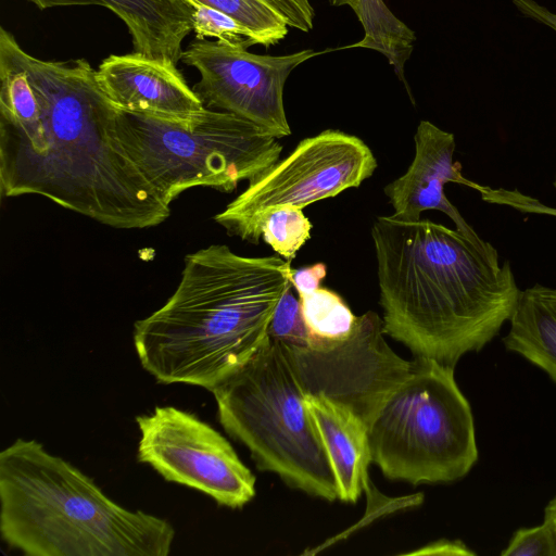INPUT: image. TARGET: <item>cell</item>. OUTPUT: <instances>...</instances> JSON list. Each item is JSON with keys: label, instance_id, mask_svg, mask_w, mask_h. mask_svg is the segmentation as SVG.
I'll use <instances>...</instances> for the list:
<instances>
[{"label": "cell", "instance_id": "cell-20", "mask_svg": "<svg viewBox=\"0 0 556 556\" xmlns=\"http://www.w3.org/2000/svg\"><path fill=\"white\" fill-rule=\"evenodd\" d=\"M312 224L302 208L280 206L270 211L263 219V240L287 261L311 238Z\"/></svg>", "mask_w": 556, "mask_h": 556}, {"label": "cell", "instance_id": "cell-18", "mask_svg": "<svg viewBox=\"0 0 556 556\" xmlns=\"http://www.w3.org/2000/svg\"><path fill=\"white\" fill-rule=\"evenodd\" d=\"M299 299L312 342L341 341L352 333L357 316L336 292L319 287Z\"/></svg>", "mask_w": 556, "mask_h": 556}, {"label": "cell", "instance_id": "cell-27", "mask_svg": "<svg viewBox=\"0 0 556 556\" xmlns=\"http://www.w3.org/2000/svg\"><path fill=\"white\" fill-rule=\"evenodd\" d=\"M516 9L529 17L556 33V12L547 9L536 0H511Z\"/></svg>", "mask_w": 556, "mask_h": 556}, {"label": "cell", "instance_id": "cell-31", "mask_svg": "<svg viewBox=\"0 0 556 556\" xmlns=\"http://www.w3.org/2000/svg\"><path fill=\"white\" fill-rule=\"evenodd\" d=\"M553 185H554V188L556 189V175H555V179H554Z\"/></svg>", "mask_w": 556, "mask_h": 556}, {"label": "cell", "instance_id": "cell-26", "mask_svg": "<svg viewBox=\"0 0 556 556\" xmlns=\"http://www.w3.org/2000/svg\"><path fill=\"white\" fill-rule=\"evenodd\" d=\"M326 275L327 266L324 263H316L312 266L293 269L291 282L299 295L306 294L318 289Z\"/></svg>", "mask_w": 556, "mask_h": 556}, {"label": "cell", "instance_id": "cell-1", "mask_svg": "<svg viewBox=\"0 0 556 556\" xmlns=\"http://www.w3.org/2000/svg\"><path fill=\"white\" fill-rule=\"evenodd\" d=\"M0 53L25 72L36 98L23 116L0 117L2 197L41 195L117 229L165 222L170 208L114 137L116 106L89 62L33 56L4 27Z\"/></svg>", "mask_w": 556, "mask_h": 556}, {"label": "cell", "instance_id": "cell-4", "mask_svg": "<svg viewBox=\"0 0 556 556\" xmlns=\"http://www.w3.org/2000/svg\"><path fill=\"white\" fill-rule=\"evenodd\" d=\"M0 533L27 556H167L175 538L167 520L121 506L25 439L0 452Z\"/></svg>", "mask_w": 556, "mask_h": 556}, {"label": "cell", "instance_id": "cell-10", "mask_svg": "<svg viewBox=\"0 0 556 556\" xmlns=\"http://www.w3.org/2000/svg\"><path fill=\"white\" fill-rule=\"evenodd\" d=\"M317 54L305 49L264 55L244 46L195 39L180 61L200 74L192 89L205 108L232 113L279 139L291 135L283 103L286 81L300 64Z\"/></svg>", "mask_w": 556, "mask_h": 556}, {"label": "cell", "instance_id": "cell-19", "mask_svg": "<svg viewBox=\"0 0 556 556\" xmlns=\"http://www.w3.org/2000/svg\"><path fill=\"white\" fill-rule=\"evenodd\" d=\"M216 9L237 21L253 45L274 46L288 34L285 17L264 0H189Z\"/></svg>", "mask_w": 556, "mask_h": 556}, {"label": "cell", "instance_id": "cell-12", "mask_svg": "<svg viewBox=\"0 0 556 556\" xmlns=\"http://www.w3.org/2000/svg\"><path fill=\"white\" fill-rule=\"evenodd\" d=\"M415 156L406 173L388 184L384 193L393 207L394 217L415 222L421 213L437 210L447 215L456 229L476 242L483 239L447 200V182L463 185L478 191L481 185L462 173V164L454 160L455 137L429 121H421L414 136Z\"/></svg>", "mask_w": 556, "mask_h": 556}, {"label": "cell", "instance_id": "cell-17", "mask_svg": "<svg viewBox=\"0 0 556 556\" xmlns=\"http://www.w3.org/2000/svg\"><path fill=\"white\" fill-rule=\"evenodd\" d=\"M358 1L355 14L364 36L348 48H366L381 53L397 77L405 81L404 68L414 50L415 33L390 11L383 0Z\"/></svg>", "mask_w": 556, "mask_h": 556}, {"label": "cell", "instance_id": "cell-13", "mask_svg": "<svg viewBox=\"0 0 556 556\" xmlns=\"http://www.w3.org/2000/svg\"><path fill=\"white\" fill-rule=\"evenodd\" d=\"M96 76L111 103L124 111L186 118L205 108L170 62L135 52L110 55L100 63Z\"/></svg>", "mask_w": 556, "mask_h": 556}, {"label": "cell", "instance_id": "cell-2", "mask_svg": "<svg viewBox=\"0 0 556 556\" xmlns=\"http://www.w3.org/2000/svg\"><path fill=\"white\" fill-rule=\"evenodd\" d=\"M371 238L384 334L415 357L455 368L509 320L521 290L490 242L393 215L376 218Z\"/></svg>", "mask_w": 556, "mask_h": 556}, {"label": "cell", "instance_id": "cell-15", "mask_svg": "<svg viewBox=\"0 0 556 556\" xmlns=\"http://www.w3.org/2000/svg\"><path fill=\"white\" fill-rule=\"evenodd\" d=\"M305 404L327 453L338 498L355 503L368 484L371 463L366 422L346 404L321 393H306Z\"/></svg>", "mask_w": 556, "mask_h": 556}, {"label": "cell", "instance_id": "cell-29", "mask_svg": "<svg viewBox=\"0 0 556 556\" xmlns=\"http://www.w3.org/2000/svg\"><path fill=\"white\" fill-rule=\"evenodd\" d=\"M544 521L551 527L556 536V495L544 509Z\"/></svg>", "mask_w": 556, "mask_h": 556}, {"label": "cell", "instance_id": "cell-9", "mask_svg": "<svg viewBox=\"0 0 556 556\" xmlns=\"http://www.w3.org/2000/svg\"><path fill=\"white\" fill-rule=\"evenodd\" d=\"M137 458L165 480L203 492L217 504L241 508L255 496V477L231 444L192 413L156 406L136 417Z\"/></svg>", "mask_w": 556, "mask_h": 556}, {"label": "cell", "instance_id": "cell-21", "mask_svg": "<svg viewBox=\"0 0 556 556\" xmlns=\"http://www.w3.org/2000/svg\"><path fill=\"white\" fill-rule=\"evenodd\" d=\"M291 286L280 298L270 319L267 336L287 346L305 349L312 343V336L305 324L300 299Z\"/></svg>", "mask_w": 556, "mask_h": 556}, {"label": "cell", "instance_id": "cell-16", "mask_svg": "<svg viewBox=\"0 0 556 556\" xmlns=\"http://www.w3.org/2000/svg\"><path fill=\"white\" fill-rule=\"evenodd\" d=\"M503 339L506 350L544 370L556 383V288L535 283L522 290Z\"/></svg>", "mask_w": 556, "mask_h": 556}, {"label": "cell", "instance_id": "cell-7", "mask_svg": "<svg viewBox=\"0 0 556 556\" xmlns=\"http://www.w3.org/2000/svg\"><path fill=\"white\" fill-rule=\"evenodd\" d=\"M371 463L391 480L452 482L478 460L471 407L454 367L415 357L368 424Z\"/></svg>", "mask_w": 556, "mask_h": 556}, {"label": "cell", "instance_id": "cell-6", "mask_svg": "<svg viewBox=\"0 0 556 556\" xmlns=\"http://www.w3.org/2000/svg\"><path fill=\"white\" fill-rule=\"evenodd\" d=\"M113 132L168 206L194 187L232 191L278 162L282 152L278 138L256 124L207 108L186 118L116 108Z\"/></svg>", "mask_w": 556, "mask_h": 556}, {"label": "cell", "instance_id": "cell-28", "mask_svg": "<svg viewBox=\"0 0 556 556\" xmlns=\"http://www.w3.org/2000/svg\"><path fill=\"white\" fill-rule=\"evenodd\" d=\"M407 555H460L471 556L475 553L468 548L462 541L438 540L417 551L407 553Z\"/></svg>", "mask_w": 556, "mask_h": 556}, {"label": "cell", "instance_id": "cell-14", "mask_svg": "<svg viewBox=\"0 0 556 556\" xmlns=\"http://www.w3.org/2000/svg\"><path fill=\"white\" fill-rule=\"evenodd\" d=\"M39 10L73 5H101L126 25L134 52L175 65L182 42L192 30L193 5L189 0H28Z\"/></svg>", "mask_w": 556, "mask_h": 556}, {"label": "cell", "instance_id": "cell-3", "mask_svg": "<svg viewBox=\"0 0 556 556\" xmlns=\"http://www.w3.org/2000/svg\"><path fill=\"white\" fill-rule=\"evenodd\" d=\"M292 273L291 261L242 256L225 244L188 254L173 295L134 325L142 367L159 382L212 391L264 343Z\"/></svg>", "mask_w": 556, "mask_h": 556}, {"label": "cell", "instance_id": "cell-8", "mask_svg": "<svg viewBox=\"0 0 556 556\" xmlns=\"http://www.w3.org/2000/svg\"><path fill=\"white\" fill-rule=\"evenodd\" d=\"M376 168V157L362 139L327 129L305 138L288 156L250 180L214 219L229 235L258 243L263 219L274 208H303L336 197L359 187Z\"/></svg>", "mask_w": 556, "mask_h": 556}, {"label": "cell", "instance_id": "cell-24", "mask_svg": "<svg viewBox=\"0 0 556 556\" xmlns=\"http://www.w3.org/2000/svg\"><path fill=\"white\" fill-rule=\"evenodd\" d=\"M481 199L490 204L511 207L521 213L547 215L556 217V207L549 206L540 200L520 192L518 189L492 188L482 186L478 191Z\"/></svg>", "mask_w": 556, "mask_h": 556}, {"label": "cell", "instance_id": "cell-25", "mask_svg": "<svg viewBox=\"0 0 556 556\" xmlns=\"http://www.w3.org/2000/svg\"><path fill=\"white\" fill-rule=\"evenodd\" d=\"M275 8L289 27L308 33L314 26L315 11L311 0H264Z\"/></svg>", "mask_w": 556, "mask_h": 556}, {"label": "cell", "instance_id": "cell-23", "mask_svg": "<svg viewBox=\"0 0 556 556\" xmlns=\"http://www.w3.org/2000/svg\"><path fill=\"white\" fill-rule=\"evenodd\" d=\"M502 556H556V536L543 520L540 526L518 529Z\"/></svg>", "mask_w": 556, "mask_h": 556}, {"label": "cell", "instance_id": "cell-30", "mask_svg": "<svg viewBox=\"0 0 556 556\" xmlns=\"http://www.w3.org/2000/svg\"><path fill=\"white\" fill-rule=\"evenodd\" d=\"M330 4L334 7H342L348 5L350 7L355 13L358 10L359 1L358 0H329Z\"/></svg>", "mask_w": 556, "mask_h": 556}, {"label": "cell", "instance_id": "cell-11", "mask_svg": "<svg viewBox=\"0 0 556 556\" xmlns=\"http://www.w3.org/2000/svg\"><path fill=\"white\" fill-rule=\"evenodd\" d=\"M383 334L382 319L375 312H366L357 316L352 333L344 340L313 341L305 349L280 345L306 393H321L346 404L368 427L387 394L412 365L391 350Z\"/></svg>", "mask_w": 556, "mask_h": 556}, {"label": "cell", "instance_id": "cell-22", "mask_svg": "<svg viewBox=\"0 0 556 556\" xmlns=\"http://www.w3.org/2000/svg\"><path fill=\"white\" fill-rule=\"evenodd\" d=\"M193 5L192 31L195 39L215 38L233 46H253L247 29L227 14L204 4Z\"/></svg>", "mask_w": 556, "mask_h": 556}, {"label": "cell", "instance_id": "cell-5", "mask_svg": "<svg viewBox=\"0 0 556 556\" xmlns=\"http://www.w3.org/2000/svg\"><path fill=\"white\" fill-rule=\"evenodd\" d=\"M211 392L220 425L248 447L260 470L306 494L338 498L305 389L280 343L267 336L254 356Z\"/></svg>", "mask_w": 556, "mask_h": 556}]
</instances>
